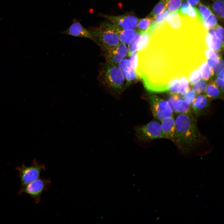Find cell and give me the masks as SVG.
<instances>
[{
	"instance_id": "9c48e42d",
	"label": "cell",
	"mask_w": 224,
	"mask_h": 224,
	"mask_svg": "<svg viewBox=\"0 0 224 224\" xmlns=\"http://www.w3.org/2000/svg\"><path fill=\"white\" fill-rule=\"evenodd\" d=\"M103 52L107 63L115 65L126 56L128 49L125 44L120 43L117 45Z\"/></svg>"
},
{
	"instance_id": "603a6c76",
	"label": "cell",
	"mask_w": 224,
	"mask_h": 224,
	"mask_svg": "<svg viewBox=\"0 0 224 224\" xmlns=\"http://www.w3.org/2000/svg\"><path fill=\"white\" fill-rule=\"evenodd\" d=\"M199 70L203 78L205 80H208L213 74L212 68L206 62L201 64Z\"/></svg>"
},
{
	"instance_id": "9a60e30c",
	"label": "cell",
	"mask_w": 224,
	"mask_h": 224,
	"mask_svg": "<svg viewBox=\"0 0 224 224\" xmlns=\"http://www.w3.org/2000/svg\"><path fill=\"white\" fill-rule=\"evenodd\" d=\"M116 30L120 42L125 44H129L133 40L137 32L136 29Z\"/></svg>"
},
{
	"instance_id": "836d02e7",
	"label": "cell",
	"mask_w": 224,
	"mask_h": 224,
	"mask_svg": "<svg viewBox=\"0 0 224 224\" xmlns=\"http://www.w3.org/2000/svg\"><path fill=\"white\" fill-rule=\"evenodd\" d=\"M180 98L177 94H172L167 101L173 112H175V105L177 100Z\"/></svg>"
},
{
	"instance_id": "ffe728a7",
	"label": "cell",
	"mask_w": 224,
	"mask_h": 224,
	"mask_svg": "<svg viewBox=\"0 0 224 224\" xmlns=\"http://www.w3.org/2000/svg\"><path fill=\"white\" fill-rule=\"evenodd\" d=\"M205 96L210 99H217L221 97V92L214 82H210L206 90Z\"/></svg>"
},
{
	"instance_id": "8fae6325",
	"label": "cell",
	"mask_w": 224,
	"mask_h": 224,
	"mask_svg": "<svg viewBox=\"0 0 224 224\" xmlns=\"http://www.w3.org/2000/svg\"><path fill=\"white\" fill-rule=\"evenodd\" d=\"M61 33L76 37L87 38L93 40L92 35L90 30L84 27L80 21L75 19L73 20L69 27Z\"/></svg>"
},
{
	"instance_id": "7a4b0ae2",
	"label": "cell",
	"mask_w": 224,
	"mask_h": 224,
	"mask_svg": "<svg viewBox=\"0 0 224 224\" xmlns=\"http://www.w3.org/2000/svg\"><path fill=\"white\" fill-rule=\"evenodd\" d=\"M98 78L103 86L113 92L122 91L126 85L122 71L115 64L107 63L102 66Z\"/></svg>"
},
{
	"instance_id": "277c9868",
	"label": "cell",
	"mask_w": 224,
	"mask_h": 224,
	"mask_svg": "<svg viewBox=\"0 0 224 224\" xmlns=\"http://www.w3.org/2000/svg\"><path fill=\"white\" fill-rule=\"evenodd\" d=\"M46 169L45 165L34 160L31 165L27 166L24 164L17 166L16 170L18 171L21 186H25L40 178L42 170Z\"/></svg>"
},
{
	"instance_id": "8d00e7d4",
	"label": "cell",
	"mask_w": 224,
	"mask_h": 224,
	"mask_svg": "<svg viewBox=\"0 0 224 224\" xmlns=\"http://www.w3.org/2000/svg\"><path fill=\"white\" fill-rule=\"evenodd\" d=\"M202 0H186L187 2L192 6L197 5Z\"/></svg>"
},
{
	"instance_id": "f1b7e54d",
	"label": "cell",
	"mask_w": 224,
	"mask_h": 224,
	"mask_svg": "<svg viewBox=\"0 0 224 224\" xmlns=\"http://www.w3.org/2000/svg\"><path fill=\"white\" fill-rule=\"evenodd\" d=\"M201 78V74L198 69L194 70L189 76V79L191 83L194 84L199 81Z\"/></svg>"
},
{
	"instance_id": "74e56055",
	"label": "cell",
	"mask_w": 224,
	"mask_h": 224,
	"mask_svg": "<svg viewBox=\"0 0 224 224\" xmlns=\"http://www.w3.org/2000/svg\"><path fill=\"white\" fill-rule=\"evenodd\" d=\"M161 1L163 2H166L168 0H160Z\"/></svg>"
},
{
	"instance_id": "52a82bcc",
	"label": "cell",
	"mask_w": 224,
	"mask_h": 224,
	"mask_svg": "<svg viewBox=\"0 0 224 224\" xmlns=\"http://www.w3.org/2000/svg\"><path fill=\"white\" fill-rule=\"evenodd\" d=\"M136 132L137 138L142 141L164 138L161 124L156 120L137 128Z\"/></svg>"
},
{
	"instance_id": "d6a6232c",
	"label": "cell",
	"mask_w": 224,
	"mask_h": 224,
	"mask_svg": "<svg viewBox=\"0 0 224 224\" xmlns=\"http://www.w3.org/2000/svg\"><path fill=\"white\" fill-rule=\"evenodd\" d=\"M129 64L131 68L136 71L138 62L137 52L132 54L130 56Z\"/></svg>"
},
{
	"instance_id": "d6986e66",
	"label": "cell",
	"mask_w": 224,
	"mask_h": 224,
	"mask_svg": "<svg viewBox=\"0 0 224 224\" xmlns=\"http://www.w3.org/2000/svg\"><path fill=\"white\" fill-rule=\"evenodd\" d=\"M175 112L179 114H193L190 105L184 99L180 98L175 104Z\"/></svg>"
},
{
	"instance_id": "2e32d148",
	"label": "cell",
	"mask_w": 224,
	"mask_h": 224,
	"mask_svg": "<svg viewBox=\"0 0 224 224\" xmlns=\"http://www.w3.org/2000/svg\"><path fill=\"white\" fill-rule=\"evenodd\" d=\"M127 84L137 82L140 77L135 70L131 67L129 63H128L121 68Z\"/></svg>"
},
{
	"instance_id": "ba28073f",
	"label": "cell",
	"mask_w": 224,
	"mask_h": 224,
	"mask_svg": "<svg viewBox=\"0 0 224 224\" xmlns=\"http://www.w3.org/2000/svg\"><path fill=\"white\" fill-rule=\"evenodd\" d=\"M102 17L108 21L117 30L134 29L136 27L138 19L132 13L119 16L101 15Z\"/></svg>"
},
{
	"instance_id": "7402d4cb",
	"label": "cell",
	"mask_w": 224,
	"mask_h": 224,
	"mask_svg": "<svg viewBox=\"0 0 224 224\" xmlns=\"http://www.w3.org/2000/svg\"><path fill=\"white\" fill-rule=\"evenodd\" d=\"M153 19V17L147 16L138 20L136 27L137 31L140 32L146 31L151 25Z\"/></svg>"
},
{
	"instance_id": "484cf974",
	"label": "cell",
	"mask_w": 224,
	"mask_h": 224,
	"mask_svg": "<svg viewBox=\"0 0 224 224\" xmlns=\"http://www.w3.org/2000/svg\"><path fill=\"white\" fill-rule=\"evenodd\" d=\"M205 28L207 30L214 28L218 24L217 18L212 13L203 22Z\"/></svg>"
},
{
	"instance_id": "5bb4252c",
	"label": "cell",
	"mask_w": 224,
	"mask_h": 224,
	"mask_svg": "<svg viewBox=\"0 0 224 224\" xmlns=\"http://www.w3.org/2000/svg\"><path fill=\"white\" fill-rule=\"evenodd\" d=\"M177 12L182 16H188L189 17L198 19L196 7L190 5L186 0H183Z\"/></svg>"
},
{
	"instance_id": "83f0119b",
	"label": "cell",
	"mask_w": 224,
	"mask_h": 224,
	"mask_svg": "<svg viewBox=\"0 0 224 224\" xmlns=\"http://www.w3.org/2000/svg\"><path fill=\"white\" fill-rule=\"evenodd\" d=\"M206 86V82L202 80L193 86V90L197 94H201L205 91Z\"/></svg>"
},
{
	"instance_id": "d590c367",
	"label": "cell",
	"mask_w": 224,
	"mask_h": 224,
	"mask_svg": "<svg viewBox=\"0 0 224 224\" xmlns=\"http://www.w3.org/2000/svg\"><path fill=\"white\" fill-rule=\"evenodd\" d=\"M216 84L223 91L224 90V79L217 77L216 80Z\"/></svg>"
},
{
	"instance_id": "30bf717a",
	"label": "cell",
	"mask_w": 224,
	"mask_h": 224,
	"mask_svg": "<svg viewBox=\"0 0 224 224\" xmlns=\"http://www.w3.org/2000/svg\"><path fill=\"white\" fill-rule=\"evenodd\" d=\"M189 88L187 78L183 77L171 80L168 84L167 90L171 94H177L184 96Z\"/></svg>"
},
{
	"instance_id": "8992f818",
	"label": "cell",
	"mask_w": 224,
	"mask_h": 224,
	"mask_svg": "<svg viewBox=\"0 0 224 224\" xmlns=\"http://www.w3.org/2000/svg\"><path fill=\"white\" fill-rule=\"evenodd\" d=\"M148 99L155 118L161 121L173 116V112L167 101L151 92L148 94Z\"/></svg>"
},
{
	"instance_id": "e0dca14e",
	"label": "cell",
	"mask_w": 224,
	"mask_h": 224,
	"mask_svg": "<svg viewBox=\"0 0 224 224\" xmlns=\"http://www.w3.org/2000/svg\"><path fill=\"white\" fill-rule=\"evenodd\" d=\"M209 6L212 12L222 22L224 20V0H209Z\"/></svg>"
},
{
	"instance_id": "4316f807",
	"label": "cell",
	"mask_w": 224,
	"mask_h": 224,
	"mask_svg": "<svg viewBox=\"0 0 224 224\" xmlns=\"http://www.w3.org/2000/svg\"><path fill=\"white\" fill-rule=\"evenodd\" d=\"M140 35L141 33L137 31L134 39L129 44L128 49V54L129 56L133 53L138 52V44Z\"/></svg>"
},
{
	"instance_id": "d4e9b609",
	"label": "cell",
	"mask_w": 224,
	"mask_h": 224,
	"mask_svg": "<svg viewBox=\"0 0 224 224\" xmlns=\"http://www.w3.org/2000/svg\"><path fill=\"white\" fill-rule=\"evenodd\" d=\"M183 0H168L166 2V9L170 13L178 11Z\"/></svg>"
},
{
	"instance_id": "cb8c5ba5",
	"label": "cell",
	"mask_w": 224,
	"mask_h": 224,
	"mask_svg": "<svg viewBox=\"0 0 224 224\" xmlns=\"http://www.w3.org/2000/svg\"><path fill=\"white\" fill-rule=\"evenodd\" d=\"M166 9V2L160 0L147 16L154 17L162 12Z\"/></svg>"
},
{
	"instance_id": "6da1fadb",
	"label": "cell",
	"mask_w": 224,
	"mask_h": 224,
	"mask_svg": "<svg viewBox=\"0 0 224 224\" xmlns=\"http://www.w3.org/2000/svg\"><path fill=\"white\" fill-rule=\"evenodd\" d=\"M175 131L173 142L184 153H189L202 140L193 114H179L175 119Z\"/></svg>"
},
{
	"instance_id": "7c38bea8",
	"label": "cell",
	"mask_w": 224,
	"mask_h": 224,
	"mask_svg": "<svg viewBox=\"0 0 224 224\" xmlns=\"http://www.w3.org/2000/svg\"><path fill=\"white\" fill-rule=\"evenodd\" d=\"M191 109L194 115L199 117L205 114L208 110L210 102L205 95H199L192 104Z\"/></svg>"
},
{
	"instance_id": "4fadbf2b",
	"label": "cell",
	"mask_w": 224,
	"mask_h": 224,
	"mask_svg": "<svg viewBox=\"0 0 224 224\" xmlns=\"http://www.w3.org/2000/svg\"><path fill=\"white\" fill-rule=\"evenodd\" d=\"M175 119L171 116L161 121V127L164 138L173 141L175 131Z\"/></svg>"
},
{
	"instance_id": "e575fe53",
	"label": "cell",
	"mask_w": 224,
	"mask_h": 224,
	"mask_svg": "<svg viewBox=\"0 0 224 224\" xmlns=\"http://www.w3.org/2000/svg\"><path fill=\"white\" fill-rule=\"evenodd\" d=\"M205 55L208 59L215 60L219 58V52L214 51L209 49H207L205 52Z\"/></svg>"
},
{
	"instance_id": "1f68e13d",
	"label": "cell",
	"mask_w": 224,
	"mask_h": 224,
	"mask_svg": "<svg viewBox=\"0 0 224 224\" xmlns=\"http://www.w3.org/2000/svg\"><path fill=\"white\" fill-rule=\"evenodd\" d=\"M214 33L216 37L223 44L224 42V29L220 25L217 24L214 28Z\"/></svg>"
},
{
	"instance_id": "44dd1931",
	"label": "cell",
	"mask_w": 224,
	"mask_h": 224,
	"mask_svg": "<svg viewBox=\"0 0 224 224\" xmlns=\"http://www.w3.org/2000/svg\"><path fill=\"white\" fill-rule=\"evenodd\" d=\"M206 43L210 49L215 51L219 50L222 45L221 42L216 35L208 34L206 38Z\"/></svg>"
},
{
	"instance_id": "3957f363",
	"label": "cell",
	"mask_w": 224,
	"mask_h": 224,
	"mask_svg": "<svg viewBox=\"0 0 224 224\" xmlns=\"http://www.w3.org/2000/svg\"><path fill=\"white\" fill-rule=\"evenodd\" d=\"M93 40L100 47L103 52L120 43L116 29L109 22H102L98 27L89 30Z\"/></svg>"
},
{
	"instance_id": "ac0fdd59",
	"label": "cell",
	"mask_w": 224,
	"mask_h": 224,
	"mask_svg": "<svg viewBox=\"0 0 224 224\" xmlns=\"http://www.w3.org/2000/svg\"><path fill=\"white\" fill-rule=\"evenodd\" d=\"M196 6L197 12L198 20L203 24L213 13L209 6L203 2H200Z\"/></svg>"
},
{
	"instance_id": "4dcf8cb0",
	"label": "cell",
	"mask_w": 224,
	"mask_h": 224,
	"mask_svg": "<svg viewBox=\"0 0 224 224\" xmlns=\"http://www.w3.org/2000/svg\"><path fill=\"white\" fill-rule=\"evenodd\" d=\"M196 96V93L190 88L184 96V99L190 105L193 102Z\"/></svg>"
},
{
	"instance_id": "f546056e",
	"label": "cell",
	"mask_w": 224,
	"mask_h": 224,
	"mask_svg": "<svg viewBox=\"0 0 224 224\" xmlns=\"http://www.w3.org/2000/svg\"><path fill=\"white\" fill-rule=\"evenodd\" d=\"M213 73L218 75L219 72L224 69V62L223 60L218 58L212 67Z\"/></svg>"
},
{
	"instance_id": "5b68a950",
	"label": "cell",
	"mask_w": 224,
	"mask_h": 224,
	"mask_svg": "<svg viewBox=\"0 0 224 224\" xmlns=\"http://www.w3.org/2000/svg\"><path fill=\"white\" fill-rule=\"evenodd\" d=\"M51 181L49 179L39 178L25 186H21L18 194H26L29 195L36 203H40L41 200L43 193L49 188Z\"/></svg>"
}]
</instances>
